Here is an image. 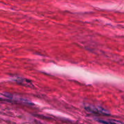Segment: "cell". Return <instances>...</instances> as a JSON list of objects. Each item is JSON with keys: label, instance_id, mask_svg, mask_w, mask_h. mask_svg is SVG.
Listing matches in <instances>:
<instances>
[{"label": "cell", "instance_id": "6da1fadb", "mask_svg": "<svg viewBox=\"0 0 124 124\" xmlns=\"http://www.w3.org/2000/svg\"><path fill=\"white\" fill-rule=\"evenodd\" d=\"M86 109H87L88 111H90V112L94 113H99V114H107V111H105V110L102 108H98L93 107L90 106L86 107Z\"/></svg>", "mask_w": 124, "mask_h": 124}]
</instances>
